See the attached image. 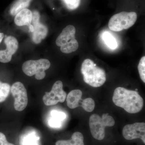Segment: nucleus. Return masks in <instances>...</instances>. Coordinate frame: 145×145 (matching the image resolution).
I'll use <instances>...</instances> for the list:
<instances>
[{"mask_svg": "<svg viewBox=\"0 0 145 145\" xmlns=\"http://www.w3.org/2000/svg\"><path fill=\"white\" fill-rule=\"evenodd\" d=\"M112 101L115 105L131 114L139 112L144 106V100L137 91L120 87L114 90Z\"/></svg>", "mask_w": 145, "mask_h": 145, "instance_id": "nucleus-1", "label": "nucleus"}, {"mask_svg": "<svg viewBox=\"0 0 145 145\" xmlns=\"http://www.w3.org/2000/svg\"><path fill=\"white\" fill-rule=\"evenodd\" d=\"M81 72L85 82L93 87L101 86L106 80L105 70L97 67L90 59H86L84 61L81 67Z\"/></svg>", "mask_w": 145, "mask_h": 145, "instance_id": "nucleus-2", "label": "nucleus"}, {"mask_svg": "<svg viewBox=\"0 0 145 145\" xmlns=\"http://www.w3.org/2000/svg\"><path fill=\"white\" fill-rule=\"evenodd\" d=\"M115 124L113 117L108 113H104L102 117L97 114H93L89 119V126L93 138L99 140L105 138V128L106 127H112Z\"/></svg>", "mask_w": 145, "mask_h": 145, "instance_id": "nucleus-3", "label": "nucleus"}, {"mask_svg": "<svg viewBox=\"0 0 145 145\" xmlns=\"http://www.w3.org/2000/svg\"><path fill=\"white\" fill-rule=\"evenodd\" d=\"M76 29L72 25H68L64 28L57 37L56 45L61 47L60 50L65 54L75 52L79 47L78 41L75 39Z\"/></svg>", "mask_w": 145, "mask_h": 145, "instance_id": "nucleus-4", "label": "nucleus"}, {"mask_svg": "<svg viewBox=\"0 0 145 145\" xmlns=\"http://www.w3.org/2000/svg\"><path fill=\"white\" fill-rule=\"evenodd\" d=\"M137 19V14L134 12H120L115 14L109 21V28L112 31H120L132 27Z\"/></svg>", "mask_w": 145, "mask_h": 145, "instance_id": "nucleus-5", "label": "nucleus"}, {"mask_svg": "<svg viewBox=\"0 0 145 145\" xmlns=\"http://www.w3.org/2000/svg\"><path fill=\"white\" fill-rule=\"evenodd\" d=\"M50 66L49 60L41 59L37 60H28L24 63L22 67L24 73L28 76L35 75L36 80H43L45 77L46 70Z\"/></svg>", "mask_w": 145, "mask_h": 145, "instance_id": "nucleus-6", "label": "nucleus"}, {"mask_svg": "<svg viewBox=\"0 0 145 145\" xmlns=\"http://www.w3.org/2000/svg\"><path fill=\"white\" fill-rule=\"evenodd\" d=\"M66 97L67 93L63 89V82L59 80L54 83L50 92H46L43 101L46 106H53L59 103H63Z\"/></svg>", "mask_w": 145, "mask_h": 145, "instance_id": "nucleus-7", "label": "nucleus"}, {"mask_svg": "<svg viewBox=\"0 0 145 145\" xmlns=\"http://www.w3.org/2000/svg\"><path fill=\"white\" fill-rule=\"evenodd\" d=\"M10 90L15 99V110L18 111H23L27 106L28 101L27 92L24 86L20 82H16L11 86Z\"/></svg>", "mask_w": 145, "mask_h": 145, "instance_id": "nucleus-8", "label": "nucleus"}, {"mask_svg": "<svg viewBox=\"0 0 145 145\" xmlns=\"http://www.w3.org/2000/svg\"><path fill=\"white\" fill-rule=\"evenodd\" d=\"M123 135L127 140L140 138L145 143V123H135L133 124L127 125L123 129Z\"/></svg>", "mask_w": 145, "mask_h": 145, "instance_id": "nucleus-9", "label": "nucleus"}, {"mask_svg": "<svg viewBox=\"0 0 145 145\" xmlns=\"http://www.w3.org/2000/svg\"><path fill=\"white\" fill-rule=\"evenodd\" d=\"M40 15L39 12L34 10L32 12L31 24L34 27V31L32 35V40L36 44H39L42 40L46 37L48 32L47 27L40 22Z\"/></svg>", "mask_w": 145, "mask_h": 145, "instance_id": "nucleus-10", "label": "nucleus"}, {"mask_svg": "<svg viewBox=\"0 0 145 145\" xmlns=\"http://www.w3.org/2000/svg\"><path fill=\"white\" fill-rule=\"evenodd\" d=\"M6 49L0 50V62H9L12 56L17 51L19 48V42L17 39L13 36H8L5 40Z\"/></svg>", "mask_w": 145, "mask_h": 145, "instance_id": "nucleus-11", "label": "nucleus"}, {"mask_svg": "<svg viewBox=\"0 0 145 145\" xmlns=\"http://www.w3.org/2000/svg\"><path fill=\"white\" fill-rule=\"evenodd\" d=\"M32 19V12L27 8L23 9L17 13L15 16L14 22L19 26L31 24Z\"/></svg>", "mask_w": 145, "mask_h": 145, "instance_id": "nucleus-12", "label": "nucleus"}, {"mask_svg": "<svg viewBox=\"0 0 145 145\" xmlns=\"http://www.w3.org/2000/svg\"><path fill=\"white\" fill-rule=\"evenodd\" d=\"M82 96V92L80 89L71 91L67 97V103L68 107L71 109H74L80 106Z\"/></svg>", "mask_w": 145, "mask_h": 145, "instance_id": "nucleus-13", "label": "nucleus"}, {"mask_svg": "<svg viewBox=\"0 0 145 145\" xmlns=\"http://www.w3.org/2000/svg\"><path fill=\"white\" fill-rule=\"evenodd\" d=\"M56 145H84V136L80 132H75L72 134L71 139L69 140H59Z\"/></svg>", "mask_w": 145, "mask_h": 145, "instance_id": "nucleus-14", "label": "nucleus"}, {"mask_svg": "<svg viewBox=\"0 0 145 145\" xmlns=\"http://www.w3.org/2000/svg\"><path fill=\"white\" fill-rule=\"evenodd\" d=\"M66 117L64 112L57 110H52L50 113L49 124L50 126L54 128H59L61 126L62 123Z\"/></svg>", "mask_w": 145, "mask_h": 145, "instance_id": "nucleus-15", "label": "nucleus"}, {"mask_svg": "<svg viewBox=\"0 0 145 145\" xmlns=\"http://www.w3.org/2000/svg\"><path fill=\"white\" fill-rule=\"evenodd\" d=\"M31 1L32 0H17L10 8V14L12 16H16L21 10L28 7Z\"/></svg>", "mask_w": 145, "mask_h": 145, "instance_id": "nucleus-16", "label": "nucleus"}, {"mask_svg": "<svg viewBox=\"0 0 145 145\" xmlns=\"http://www.w3.org/2000/svg\"><path fill=\"white\" fill-rule=\"evenodd\" d=\"M103 38L106 44L110 49H115L117 48L118 46L117 41L110 33L106 31L103 34Z\"/></svg>", "mask_w": 145, "mask_h": 145, "instance_id": "nucleus-17", "label": "nucleus"}, {"mask_svg": "<svg viewBox=\"0 0 145 145\" xmlns=\"http://www.w3.org/2000/svg\"><path fill=\"white\" fill-rule=\"evenodd\" d=\"M10 87L9 84L0 81V103H3L7 99L10 91Z\"/></svg>", "mask_w": 145, "mask_h": 145, "instance_id": "nucleus-18", "label": "nucleus"}, {"mask_svg": "<svg viewBox=\"0 0 145 145\" xmlns=\"http://www.w3.org/2000/svg\"><path fill=\"white\" fill-rule=\"evenodd\" d=\"M81 106L85 111L88 112L93 111L95 106V102L93 99L89 98L83 100Z\"/></svg>", "mask_w": 145, "mask_h": 145, "instance_id": "nucleus-19", "label": "nucleus"}, {"mask_svg": "<svg viewBox=\"0 0 145 145\" xmlns=\"http://www.w3.org/2000/svg\"><path fill=\"white\" fill-rule=\"evenodd\" d=\"M138 70L140 78L145 83V57L144 56L141 58L138 65Z\"/></svg>", "mask_w": 145, "mask_h": 145, "instance_id": "nucleus-20", "label": "nucleus"}, {"mask_svg": "<svg viewBox=\"0 0 145 145\" xmlns=\"http://www.w3.org/2000/svg\"><path fill=\"white\" fill-rule=\"evenodd\" d=\"M68 9L75 10L79 7L81 0H62Z\"/></svg>", "mask_w": 145, "mask_h": 145, "instance_id": "nucleus-21", "label": "nucleus"}, {"mask_svg": "<svg viewBox=\"0 0 145 145\" xmlns=\"http://www.w3.org/2000/svg\"><path fill=\"white\" fill-rule=\"evenodd\" d=\"M23 145H37L36 137L33 135L27 136L23 140Z\"/></svg>", "mask_w": 145, "mask_h": 145, "instance_id": "nucleus-22", "label": "nucleus"}, {"mask_svg": "<svg viewBox=\"0 0 145 145\" xmlns=\"http://www.w3.org/2000/svg\"><path fill=\"white\" fill-rule=\"evenodd\" d=\"M0 145H15L12 143L8 142L7 140L5 135L0 132Z\"/></svg>", "mask_w": 145, "mask_h": 145, "instance_id": "nucleus-23", "label": "nucleus"}, {"mask_svg": "<svg viewBox=\"0 0 145 145\" xmlns=\"http://www.w3.org/2000/svg\"><path fill=\"white\" fill-rule=\"evenodd\" d=\"M28 27L29 29V31H30V32L33 33L34 31V27L33 25L31 24H30L29 25Z\"/></svg>", "mask_w": 145, "mask_h": 145, "instance_id": "nucleus-24", "label": "nucleus"}, {"mask_svg": "<svg viewBox=\"0 0 145 145\" xmlns=\"http://www.w3.org/2000/svg\"><path fill=\"white\" fill-rule=\"evenodd\" d=\"M4 37V34L3 33H0V43L2 41Z\"/></svg>", "mask_w": 145, "mask_h": 145, "instance_id": "nucleus-25", "label": "nucleus"}, {"mask_svg": "<svg viewBox=\"0 0 145 145\" xmlns=\"http://www.w3.org/2000/svg\"><path fill=\"white\" fill-rule=\"evenodd\" d=\"M135 90H136V91H137L138 90V89H135Z\"/></svg>", "mask_w": 145, "mask_h": 145, "instance_id": "nucleus-26", "label": "nucleus"}]
</instances>
